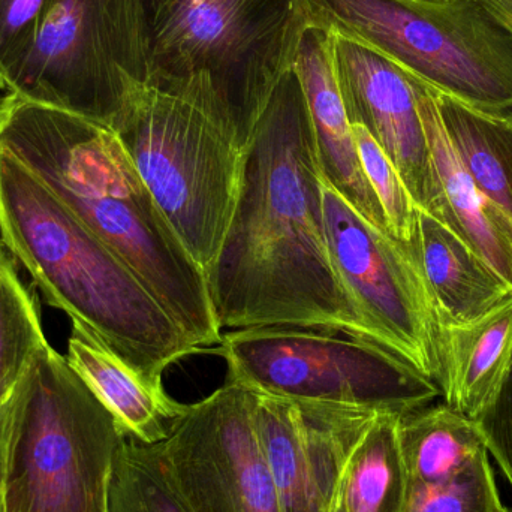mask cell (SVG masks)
Returning <instances> with one entry per match:
<instances>
[{
    "mask_svg": "<svg viewBox=\"0 0 512 512\" xmlns=\"http://www.w3.org/2000/svg\"><path fill=\"white\" fill-rule=\"evenodd\" d=\"M495 14L512 30V0H487Z\"/></svg>",
    "mask_w": 512,
    "mask_h": 512,
    "instance_id": "27",
    "label": "cell"
},
{
    "mask_svg": "<svg viewBox=\"0 0 512 512\" xmlns=\"http://www.w3.org/2000/svg\"><path fill=\"white\" fill-rule=\"evenodd\" d=\"M414 246L441 325L472 321L512 294V286L471 246L421 209Z\"/></svg>",
    "mask_w": 512,
    "mask_h": 512,
    "instance_id": "19",
    "label": "cell"
},
{
    "mask_svg": "<svg viewBox=\"0 0 512 512\" xmlns=\"http://www.w3.org/2000/svg\"><path fill=\"white\" fill-rule=\"evenodd\" d=\"M352 134L361 168L378 198L388 233L405 245H414L420 207L415 203L387 153L369 131L364 126L352 125Z\"/></svg>",
    "mask_w": 512,
    "mask_h": 512,
    "instance_id": "24",
    "label": "cell"
},
{
    "mask_svg": "<svg viewBox=\"0 0 512 512\" xmlns=\"http://www.w3.org/2000/svg\"><path fill=\"white\" fill-rule=\"evenodd\" d=\"M213 351L228 382L288 399L361 406L405 415L435 403L441 390L378 343L313 328L259 327L222 333Z\"/></svg>",
    "mask_w": 512,
    "mask_h": 512,
    "instance_id": "8",
    "label": "cell"
},
{
    "mask_svg": "<svg viewBox=\"0 0 512 512\" xmlns=\"http://www.w3.org/2000/svg\"><path fill=\"white\" fill-rule=\"evenodd\" d=\"M56 0H0V89L8 92Z\"/></svg>",
    "mask_w": 512,
    "mask_h": 512,
    "instance_id": "25",
    "label": "cell"
},
{
    "mask_svg": "<svg viewBox=\"0 0 512 512\" xmlns=\"http://www.w3.org/2000/svg\"><path fill=\"white\" fill-rule=\"evenodd\" d=\"M331 35V62L351 125L378 141L421 210L433 204L426 132L405 72L345 36Z\"/></svg>",
    "mask_w": 512,
    "mask_h": 512,
    "instance_id": "14",
    "label": "cell"
},
{
    "mask_svg": "<svg viewBox=\"0 0 512 512\" xmlns=\"http://www.w3.org/2000/svg\"><path fill=\"white\" fill-rule=\"evenodd\" d=\"M108 512H192L168 478L158 444L122 439L111 469Z\"/></svg>",
    "mask_w": 512,
    "mask_h": 512,
    "instance_id": "23",
    "label": "cell"
},
{
    "mask_svg": "<svg viewBox=\"0 0 512 512\" xmlns=\"http://www.w3.org/2000/svg\"><path fill=\"white\" fill-rule=\"evenodd\" d=\"M168 478L192 512H282L254 420L234 382L186 406L158 444Z\"/></svg>",
    "mask_w": 512,
    "mask_h": 512,
    "instance_id": "11",
    "label": "cell"
},
{
    "mask_svg": "<svg viewBox=\"0 0 512 512\" xmlns=\"http://www.w3.org/2000/svg\"><path fill=\"white\" fill-rule=\"evenodd\" d=\"M406 472L403 512H504L477 421L432 403L400 418Z\"/></svg>",
    "mask_w": 512,
    "mask_h": 512,
    "instance_id": "13",
    "label": "cell"
},
{
    "mask_svg": "<svg viewBox=\"0 0 512 512\" xmlns=\"http://www.w3.org/2000/svg\"><path fill=\"white\" fill-rule=\"evenodd\" d=\"M400 418L379 415L352 454L343 483L346 512H403L406 472Z\"/></svg>",
    "mask_w": 512,
    "mask_h": 512,
    "instance_id": "21",
    "label": "cell"
},
{
    "mask_svg": "<svg viewBox=\"0 0 512 512\" xmlns=\"http://www.w3.org/2000/svg\"><path fill=\"white\" fill-rule=\"evenodd\" d=\"M439 363L445 405L469 420H481L511 369L512 294L472 321L441 325Z\"/></svg>",
    "mask_w": 512,
    "mask_h": 512,
    "instance_id": "17",
    "label": "cell"
},
{
    "mask_svg": "<svg viewBox=\"0 0 512 512\" xmlns=\"http://www.w3.org/2000/svg\"><path fill=\"white\" fill-rule=\"evenodd\" d=\"M477 423L490 457L512 489V364L495 403Z\"/></svg>",
    "mask_w": 512,
    "mask_h": 512,
    "instance_id": "26",
    "label": "cell"
},
{
    "mask_svg": "<svg viewBox=\"0 0 512 512\" xmlns=\"http://www.w3.org/2000/svg\"><path fill=\"white\" fill-rule=\"evenodd\" d=\"M204 274L222 330L313 328L388 349L331 258L315 135L292 68L243 150L236 209Z\"/></svg>",
    "mask_w": 512,
    "mask_h": 512,
    "instance_id": "1",
    "label": "cell"
},
{
    "mask_svg": "<svg viewBox=\"0 0 512 512\" xmlns=\"http://www.w3.org/2000/svg\"><path fill=\"white\" fill-rule=\"evenodd\" d=\"M292 69L306 96L322 174L364 219L388 233L378 198L361 168L352 125L337 86L330 32L307 24Z\"/></svg>",
    "mask_w": 512,
    "mask_h": 512,
    "instance_id": "16",
    "label": "cell"
},
{
    "mask_svg": "<svg viewBox=\"0 0 512 512\" xmlns=\"http://www.w3.org/2000/svg\"><path fill=\"white\" fill-rule=\"evenodd\" d=\"M426 2H451V0H426Z\"/></svg>",
    "mask_w": 512,
    "mask_h": 512,
    "instance_id": "29",
    "label": "cell"
},
{
    "mask_svg": "<svg viewBox=\"0 0 512 512\" xmlns=\"http://www.w3.org/2000/svg\"><path fill=\"white\" fill-rule=\"evenodd\" d=\"M334 512H346L345 499H343V490L339 501H337L336 508H334Z\"/></svg>",
    "mask_w": 512,
    "mask_h": 512,
    "instance_id": "28",
    "label": "cell"
},
{
    "mask_svg": "<svg viewBox=\"0 0 512 512\" xmlns=\"http://www.w3.org/2000/svg\"><path fill=\"white\" fill-rule=\"evenodd\" d=\"M123 438L66 357L45 346L0 414V512H108Z\"/></svg>",
    "mask_w": 512,
    "mask_h": 512,
    "instance_id": "5",
    "label": "cell"
},
{
    "mask_svg": "<svg viewBox=\"0 0 512 512\" xmlns=\"http://www.w3.org/2000/svg\"><path fill=\"white\" fill-rule=\"evenodd\" d=\"M113 131L206 273L236 209L243 150L197 105L153 87L141 92Z\"/></svg>",
    "mask_w": 512,
    "mask_h": 512,
    "instance_id": "7",
    "label": "cell"
},
{
    "mask_svg": "<svg viewBox=\"0 0 512 512\" xmlns=\"http://www.w3.org/2000/svg\"><path fill=\"white\" fill-rule=\"evenodd\" d=\"M0 149L119 255L200 351L219 345L206 274L113 129L8 93L0 101Z\"/></svg>",
    "mask_w": 512,
    "mask_h": 512,
    "instance_id": "2",
    "label": "cell"
},
{
    "mask_svg": "<svg viewBox=\"0 0 512 512\" xmlns=\"http://www.w3.org/2000/svg\"><path fill=\"white\" fill-rule=\"evenodd\" d=\"M251 396L282 512H334L349 460L382 412L258 391Z\"/></svg>",
    "mask_w": 512,
    "mask_h": 512,
    "instance_id": "12",
    "label": "cell"
},
{
    "mask_svg": "<svg viewBox=\"0 0 512 512\" xmlns=\"http://www.w3.org/2000/svg\"><path fill=\"white\" fill-rule=\"evenodd\" d=\"M69 361L87 387L110 411L125 435L147 445L164 442L186 406L132 369L83 325L72 322Z\"/></svg>",
    "mask_w": 512,
    "mask_h": 512,
    "instance_id": "18",
    "label": "cell"
},
{
    "mask_svg": "<svg viewBox=\"0 0 512 512\" xmlns=\"http://www.w3.org/2000/svg\"><path fill=\"white\" fill-rule=\"evenodd\" d=\"M0 237L48 303L153 384L200 354L134 271L29 168L0 149Z\"/></svg>",
    "mask_w": 512,
    "mask_h": 512,
    "instance_id": "3",
    "label": "cell"
},
{
    "mask_svg": "<svg viewBox=\"0 0 512 512\" xmlns=\"http://www.w3.org/2000/svg\"><path fill=\"white\" fill-rule=\"evenodd\" d=\"M504 512H512V507L511 508H505V511Z\"/></svg>",
    "mask_w": 512,
    "mask_h": 512,
    "instance_id": "30",
    "label": "cell"
},
{
    "mask_svg": "<svg viewBox=\"0 0 512 512\" xmlns=\"http://www.w3.org/2000/svg\"><path fill=\"white\" fill-rule=\"evenodd\" d=\"M147 87L146 0H56L6 93L113 129Z\"/></svg>",
    "mask_w": 512,
    "mask_h": 512,
    "instance_id": "9",
    "label": "cell"
},
{
    "mask_svg": "<svg viewBox=\"0 0 512 512\" xmlns=\"http://www.w3.org/2000/svg\"><path fill=\"white\" fill-rule=\"evenodd\" d=\"M328 248L348 291L388 349L439 387L438 307L417 249L364 219L321 171Z\"/></svg>",
    "mask_w": 512,
    "mask_h": 512,
    "instance_id": "10",
    "label": "cell"
},
{
    "mask_svg": "<svg viewBox=\"0 0 512 512\" xmlns=\"http://www.w3.org/2000/svg\"><path fill=\"white\" fill-rule=\"evenodd\" d=\"M0 240V414L27 367L48 345L38 306Z\"/></svg>",
    "mask_w": 512,
    "mask_h": 512,
    "instance_id": "22",
    "label": "cell"
},
{
    "mask_svg": "<svg viewBox=\"0 0 512 512\" xmlns=\"http://www.w3.org/2000/svg\"><path fill=\"white\" fill-rule=\"evenodd\" d=\"M426 132L433 204L429 215L471 246L512 286V221L475 185L457 155L435 92L409 77Z\"/></svg>",
    "mask_w": 512,
    "mask_h": 512,
    "instance_id": "15",
    "label": "cell"
},
{
    "mask_svg": "<svg viewBox=\"0 0 512 512\" xmlns=\"http://www.w3.org/2000/svg\"><path fill=\"white\" fill-rule=\"evenodd\" d=\"M149 87L209 114L245 150L307 26L300 0H146Z\"/></svg>",
    "mask_w": 512,
    "mask_h": 512,
    "instance_id": "4",
    "label": "cell"
},
{
    "mask_svg": "<svg viewBox=\"0 0 512 512\" xmlns=\"http://www.w3.org/2000/svg\"><path fill=\"white\" fill-rule=\"evenodd\" d=\"M304 20L441 95L512 120V30L487 0H300Z\"/></svg>",
    "mask_w": 512,
    "mask_h": 512,
    "instance_id": "6",
    "label": "cell"
},
{
    "mask_svg": "<svg viewBox=\"0 0 512 512\" xmlns=\"http://www.w3.org/2000/svg\"><path fill=\"white\" fill-rule=\"evenodd\" d=\"M435 95L469 176L512 221V120L487 116L441 93Z\"/></svg>",
    "mask_w": 512,
    "mask_h": 512,
    "instance_id": "20",
    "label": "cell"
}]
</instances>
